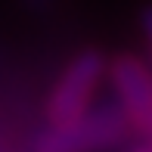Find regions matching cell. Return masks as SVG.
I'll return each instance as SVG.
<instances>
[{
	"label": "cell",
	"instance_id": "6da1fadb",
	"mask_svg": "<svg viewBox=\"0 0 152 152\" xmlns=\"http://www.w3.org/2000/svg\"><path fill=\"white\" fill-rule=\"evenodd\" d=\"M130 134H134L130 118L115 99L87 109L84 115L65 124H50L44 134H37L34 152H102L124 143Z\"/></svg>",
	"mask_w": 152,
	"mask_h": 152
},
{
	"label": "cell",
	"instance_id": "7a4b0ae2",
	"mask_svg": "<svg viewBox=\"0 0 152 152\" xmlns=\"http://www.w3.org/2000/svg\"><path fill=\"white\" fill-rule=\"evenodd\" d=\"M109 59L99 50H81L78 56L65 65L62 78L56 81L50 99H47V121L50 124H65L90 109V99L106 78Z\"/></svg>",
	"mask_w": 152,
	"mask_h": 152
},
{
	"label": "cell",
	"instance_id": "3957f363",
	"mask_svg": "<svg viewBox=\"0 0 152 152\" xmlns=\"http://www.w3.org/2000/svg\"><path fill=\"white\" fill-rule=\"evenodd\" d=\"M106 75L115 87L124 115L130 118L134 134H140L143 140H152V68L130 53H121L109 59Z\"/></svg>",
	"mask_w": 152,
	"mask_h": 152
},
{
	"label": "cell",
	"instance_id": "277c9868",
	"mask_svg": "<svg viewBox=\"0 0 152 152\" xmlns=\"http://www.w3.org/2000/svg\"><path fill=\"white\" fill-rule=\"evenodd\" d=\"M140 22H143V34H146V40H149V47H152V6H146V10H143Z\"/></svg>",
	"mask_w": 152,
	"mask_h": 152
},
{
	"label": "cell",
	"instance_id": "5b68a950",
	"mask_svg": "<svg viewBox=\"0 0 152 152\" xmlns=\"http://www.w3.org/2000/svg\"><path fill=\"white\" fill-rule=\"evenodd\" d=\"M127 152H152V140H143V143H137V146H130Z\"/></svg>",
	"mask_w": 152,
	"mask_h": 152
},
{
	"label": "cell",
	"instance_id": "8992f818",
	"mask_svg": "<svg viewBox=\"0 0 152 152\" xmlns=\"http://www.w3.org/2000/svg\"><path fill=\"white\" fill-rule=\"evenodd\" d=\"M47 3H50V0H25V6H28V10H44Z\"/></svg>",
	"mask_w": 152,
	"mask_h": 152
}]
</instances>
